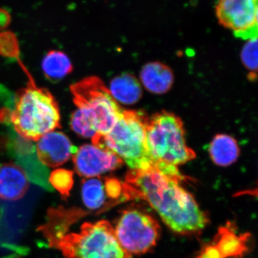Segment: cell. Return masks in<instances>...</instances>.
<instances>
[{
  "instance_id": "cell-1",
  "label": "cell",
  "mask_w": 258,
  "mask_h": 258,
  "mask_svg": "<svg viewBox=\"0 0 258 258\" xmlns=\"http://www.w3.org/2000/svg\"><path fill=\"white\" fill-rule=\"evenodd\" d=\"M180 182L152 168L131 170L124 183L131 198L149 203L171 230L181 235H191L203 230L209 219Z\"/></svg>"
},
{
  "instance_id": "cell-2",
  "label": "cell",
  "mask_w": 258,
  "mask_h": 258,
  "mask_svg": "<svg viewBox=\"0 0 258 258\" xmlns=\"http://www.w3.org/2000/svg\"><path fill=\"white\" fill-rule=\"evenodd\" d=\"M70 216L71 209L51 208L46 222L38 228L49 247L60 251L64 258L132 257L120 245L109 222H86L79 231H71Z\"/></svg>"
},
{
  "instance_id": "cell-3",
  "label": "cell",
  "mask_w": 258,
  "mask_h": 258,
  "mask_svg": "<svg viewBox=\"0 0 258 258\" xmlns=\"http://www.w3.org/2000/svg\"><path fill=\"white\" fill-rule=\"evenodd\" d=\"M28 88L18 92L11 108L0 110V121L12 125L18 136L37 142L60 127V114L55 98L47 89L37 87L31 76Z\"/></svg>"
},
{
  "instance_id": "cell-4",
  "label": "cell",
  "mask_w": 258,
  "mask_h": 258,
  "mask_svg": "<svg viewBox=\"0 0 258 258\" xmlns=\"http://www.w3.org/2000/svg\"><path fill=\"white\" fill-rule=\"evenodd\" d=\"M182 121L179 117L162 111L148 120L146 142L154 168L166 175L184 181L177 166L196 157L187 147Z\"/></svg>"
},
{
  "instance_id": "cell-5",
  "label": "cell",
  "mask_w": 258,
  "mask_h": 258,
  "mask_svg": "<svg viewBox=\"0 0 258 258\" xmlns=\"http://www.w3.org/2000/svg\"><path fill=\"white\" fill-rule=\"evenodd\" d=\"M148 120L143 112L123 111L108 134L93 137V144L115 153L131 170L152 169L146 142Z\"/></svg>"
},
{
  "instance_id": "cell-6",
  "label": "cell",
  "mask_w": 258,
  "mask_h": 258,
  "mask_svg": "<svg viewBox=\"0 0 258 258\" xmlns=\"http://www.w3.org/2000/svg\"><path fill=\"white\" fill-rule=\"evenodd\" d=\"M71 91L75 104L88 117L96 129V135L108 134L123 111L109 89L96 76L74 83Z\"/></svg>"
},
{
  "instance_id": "cell-7",
  "label": "cell",
  "mask_w": 258,
  "mask_h": 258,
  "mask_svg": "<svg viewBox=\"0 0 258 258\" xmlns=\"http://www.w3.org/2000/svg\"><path fill=\"white\" fill-rule=\"evenodd\" d=\"M114 230L122 248L132 256L146 253L157 244L160 227L151 215L132 209L122 212Z\"/></svg>"
},
{
  "instance_id": "cell-8",
  "label": "cell",
  "mask_w": 258,
  "mask_h": 258,
  "mask_svg": "<svg viewBox=\"0 0 258 258\" xmlns=\"http://www.w3.org/2000/svg\"><path fill=\"white\" fill-rule=\"evenodd\" d=\"M219 23L243 40L257 37V0H219Z\"/></svg>"
},
{
  "instance_id": "cell-9",
  "label": "cell",
  "mask_w": 258,
  "mask_h": 258,
  "mask_svg": "<svg viewBox=\"0 0 258 258\" xmlns=\"http://www.w3.org/2000/svg\"><path fill=\"white\" fill-rule=\"evenodd\" d=\"M73 161L76 173L86 179L115 170L123 164L115 153L94 144H84L76 149Z\"/></svg>"
},
{
  "instance_id": "cell-10",
  "label": "cell",
  "mask_w": 258,
  "mask_h": 258,
  "mask_svg": "<svg viewBox=\"0 0 258 258\" xmlns=\"http://www.w3.org/2000/svg\"><path fill=\"white\" fill-rule=\"evenodd\" d=\"M11 132L8 151L14 158L17 165L23 169L32 182L47 191H52L53 189L48 181V169L39 161L35 145L31 141L26 140L13 133V130Z\"/></svg>"
},
{
  "instance_id": "cell-11",
  "label": "cell",
  "mask_w": 258,
  "mask_h": 258,
  "mask_svg": "<svg viewBox=\"0 0 258 258\" xmlns=\"http://www.w3.org/2000/svg\"><path fill=\"white\" fill-rule=\"evenodd\" d=\"M36 154L45 166L56 167L64 164L73 157L77 148L69 137L60 132H51L37 141Z\"/></svg>"
},
{
  "instance_id": "cell-12",
  "label": "cell",
  "mask_w": 258,
  "mask_h": 258,
  "mask_svg": "<svg viewBox=\"0 0 258 258\" xmlns=\"http://www.w3.org/2000/svg\"><path fill=\"white\" fill-rule=\"evenodd\" d=\"M28 178L20 166L14 163L0 162V198L15 201L28 191Z\"/></svg>"
},
{
  "instance_id": "cell-13",
  "label": "cell",
  "mask_w": 258,
  "mask_h": 258,
  "mask_svg": "<svg viewBox=\"0 0 258 258\" xmlns=\"http://www.w3.org/2000/svg\"><path fill=\"white\" fill-rule=\"evenodd\" d=\"M230 227H223L219 231L214 244L203 249L206 258H226L240 255L247 249L249 235L237 236Z\"/></svg>"
},
{
  "instance_id": "cell-14",
  "label": "cell",
  "mask_w": 258,
  "mask_h": 258,
  "mask_svg": "<svg viewBox=\"0 0 258 258\" xmlns=\"http://www.w3.org/2000/svg\"><path fill=\"white\" fill-rule=\"evenodd\" d=\"M144 87L150 92L162 94L169 91L174 83L172 71L160 62H150L144 66L140 75Z\"/></svg>"
},
{
  "instance_id": "cell-15",
  "label": "cell",
  "mask_w": 258,
  "mask_h": 258,
  "mask_svg": "<svg viewBox=\"0 0 258 258\" xmlns=\"http://www.w3.org/2000/svg\"><path fill=\"white\" fill-rule=\"evenodd\" d=\"M81 196L85 206L91 211L104 210L117 205L108 198L103 180L98 177L83 180Z\"/></svg>"
},
{
  "instance_id": "cell-16",
  "label": "cell",
  "mask_w": 258,
  "mask_h": 258,
  "mask_svg": "<svg viewBox=\"0 0 258 258\" xmlns=\"http://www.w3.org/2000/svg\"><path fill=\"white\" fill-rule=\"evenodd\" d=\"M209 153L217 165L228 166L235 163L240 155V148L235 139L226 134H218L210 143Z\"/></svg>"
},
{
  "instance_id": "cell-17",
  "label": "cell",
  "mask_w": 258,
  "mask_h": 258,
  "mask_svg": "<svg viewBox=\"0 0 258 258\" xmlns=\"http://www.w3.org/2000/svg\"><path fill=\"white\" fill-rule=\"evenodd\" d=\"M109 91L115 101L123 104H134L142 96L140 83L128 74L120 75L112 80Z\"/></svg>"
},
{
  "instance_id": "cell-18",
  "label": "cell",
  "mask_w": 258,
  "mask_h": 258,
  "mask_svg": "<svg viewBox=\"0 0 258 258\" xmlns=\"http://www.w3.org/2000/svg\"><path fill=\"white\" fill-rule=\"evenodd\" d=\"M42 69L49 81L57 82L71 74L74 68L69 57L64 52L52 50L42 60Z\"/></svg>"
},
{
  "instance_id": "cell-19",
  "label": "cell",
  "mask_w": 258,
  "mask_h": 258,
  "mask_svg": "<svg viewBox=\"0 0 258 258\" xmlns=\"http://www.w3.org/2000/svg\"><path fill=\"white\" fill-rule=\"evenodd\" d=\"M48 181L52 189L57 190L62 199L66 200L74 186V172L68 169H56L49 175Z\"/></svg>"
},
{
  "instance_id": "cell-20",
  "label": "cell",
  "mask_w": 258,
  "mask_h": 258,
  "mask_svg": "<svg viewBox=\"0 0 258 258\" xmlns=\"http://www.w3.org/2000/svg\"><path fill=\"white\" fill-rule=\"evenodd\" d=\"M242 61L249 71V78L254 81L257 71V37L247 40L241 52Z\"/></svg>"
},
{
  "instance_id": "cell-21",
  "label": "cell",
  "mask_w": 258,
  "mask_h": 258,
  "mask_svg": "<svg viewBox=\"0 0 258 258\" xmlns=\"http://www.w3.org/2000/svg\"><path fill=\"white\" fill-rule=\"evenodd\" d=\"M71 127L74 132L83 138L93 139L96 135V129L87 116L80 109L73 113L71 118Z\"/></svg>"
},
{
  "instance_id": "cell-22",
  "label": "cell",
  "mask_w": 258,
  "mask_h": 258,
  "mask_svg": "<svg viewBox=\"0 0 258 258\" xmlns=\"http://www.w3.org/2000/svg\"><path fill=\"white\" fill-rule=\"evenodd\" d=\"M0 55L18 58V39L13 32L10 31L0 32Z\"/></svg>"
},
{
  "instance_id": "cell-23",
  "label": "cell",
  "mask_w": 258,
  "mask_h": 258,
  "mask_svg": "<svg viewBox=\"0 0 258 258\" xmlns=\"http://www.w3.org/2000/svg\"><path fill=\"white\" fill-rule=\"evenodd\" d=\"M11 15L8 10L0 8V30H5L11 23Z\"/></svg>"
},
{
  "instance_id": "cell-24",
  "label": "cell",
  "mask_w": 258,
  "mask_h": 258,
  "mask_svg": "<svg viewBox=\"0 0 258 258\" xmlns=\"http://www.w3.org/2000/svg\"><path fill=\"white\" fill-rule=\"evenodd\" d=\"M8 93L3 86H0V97L8 96Z\"/></svg>"
}]
</instances>
